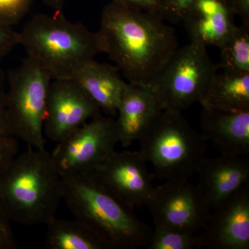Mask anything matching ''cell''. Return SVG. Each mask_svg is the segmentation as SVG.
<instances>
[{"instance_id": "cell-1", "label": "cell", "mask_w": 249, "mask_h": 249, "mask_svg": "<svg viewBox=\"0 0 249 249\" xmlns=\"http://www.w3.org/2000/svg\"><path fill=\"white\" fill-rule=\"evenodd\" d=\"M97 34L102 53L132 85L150 86L178 49L175 29L160 15L111 1Z\"/></svg>"}, {"instance_id": "cell-2", "label": "cell", "mask_w": 249, "mask_h": 249, "mask_svg": "<svg viewBox=\"0 0 249 249\" xmlns=\"http://www.w3.org/2000/svg\"><path fill=\"white\" fill-rule=\"evenodd\" d=\"M62 200L76 220L107 249L147 247L152 229L94 171L62 177Z\"/></svg>"}, {"instance_id": "cell-3", "label": "cell", "mask_w": 249, "mask_h": 249, "mask_svg": "<svg viewBox=\"0 0 249 249\" xmlns=\"http://www.w3.org/2000/svg\"><path fill=\"white\" fill-rule=\"evenodd\" d=\"M28 147L0 176V209L20 225H47L62 200V177L50 152Z\"/></svg>"}, {"instance_id": "cell-4", "label": "cell", "mask_w": 249, "mask_h": 249, "mask_svg": "<svg viewBox=\"0 0 249 249\" xmlns=\"http://www.w3.org/2000/svg\"><path fill=\"white\" fill-rule=\"evenodd\" d=\"M60 12L36 15L19 32V45L27 57L52 80L72 79L102 53L97 32L68 20Z\"/></svg>"}, {"instance_id": "cell-5", "label": "cell", "mask_w": 249, "mask_h": 249, "mask_svg": "<svg viewBox=\"0 0 249 249\" xmlns=\"http://www.w3.org/2000/svg\"><path fill=\"white\" fill-rule=\"evenodd\" d=\"M140 152L154 168L152 177L188 179L206 157V142L181 111L163 109L139 139Z\"/></svg>"}, {"instance_id": "cell-6", "label": "cell", "mask_w": 249, "mask_h": 249, "mask_svg": "<svg viewBox=\"0 0 249 249\" xmlns=\"http://www.w3.org/2000/svg\"><path fill=\"white\" fill-rule=\"evenodd\" d=\"M52 80L29 57L8 76L6 109L11 134L40 150L46 149L44 121Z\"/></svg>"}, {"instance_id": "cell-7", "label": "cell", "mask_w": 249, "mask_h": 249, "mask_svg": "<svg viewBox=\"0 0 249 249\" xmlns=\"http://www.w3.org/2000/svg\"><path fill=\"white\" fill-rule=\"evenodd\" d=\"M217 70L206 47L191 41L178 49L149 87L162 109L182 111L199 103Z\"/></svg>"}, {"instance_id": "cell-8", "label": "cell", "mask_w": 249, "mask_h": 249, "mask_svg": "<svg viewBox=\"0 0 249 249\" xmlns=\"http://www.w3.org/2000/svg\"><path fill=\"white\" fill-rule=\"evenodd\" d=\"M118 142L115 119L100 114L58 142L51 154L59 173L64 177L92 171L115 151Z\"/></svg>"}, {"instance_id": "cell-9", "label": "cell", "mask_w": 249, "mask_h": 249, "mask_svg": "<svg viewBox=\"0 0 249 249\" xmlns=\"http://www.w3.org/2000/svg\"><path fill=\"white\" fill-rule=\"evenodd\" d=\"M146 206L155 227L193 233L204 230L211 212L199 186L188 179L166 181L155 187Z\"/></svg>"}, {"instance_id": "cell-10", "label": "cell", "mask_w": 249, "mask_h": 249, "mask_svg": "<svg viewBox=\"0 0 249 249\" xmlns=\"http://www.w3.org/2000/svg\"><path fill=\"white\" fill-rule=\"evenodd\" d=\"M101 109L73 79L52 80L44 121L45 137L61 142Z\"/></svg>"}, {"instance_id": "cell-11", "label": "cell", "mask_w": 249, "mask_h": 249, "mask_svg": "<svg viewBox=\"0 0 249 249\" xmlns=\"http://www.w3.org/2000/svg\"><path fill=\"white\" fill-rule=\"evenodd\" d=\"M140 152L114 151L95 167L98 178L132 208L146 206L154 188Z\"/></svg>"}, {"instance_id": "cell-12", "label": "cell", "mask_w": 249, "mask_h": 249, "mask_svg": "<svg viewBox=\"0 0 249 249\" xmlns=\"http://www.w3.org/2000/svg\"><path fill=\"white\" fill-rule=\"evenodd\" d=\"M202 233L211 249H249V182L212 210Z\"/></svg>"}, {"instance_id": "cell-13", "label": "cell", "mask_w": 249, "mask_h": 249, "mask_svg": "<svg viewBox=\"0 0 249 249\" xmlns=\"http://www.w3.org/2000/svg\"><path fill=\"white\" fill-rule=\"evenodd\" d=\"M197 173V186L212 211L249 182V161L239 156L205 157Z\"/></svg>"}, {"instance_id": "cell-14", "label": "cell", "mask_w": 249, "mask_h": 249, "mask_svg": "<svg viewBox=\"0 0 249 249\" xmlns=\"http://www.w3.org/2000/svg\"><path fill=\"white\" fill-rule=\"evenodd\" d=\"M201 134L221 155L249 153V110L224 111L203 108Z\"/></svg>"}, {"instance_id": "cell-15", "label": "cell", "mask_w": 249, "mask_h": 249, "mask_svg": "<svg viewBox=\"0 0 249 249\" xmlns=\"http://www.w3.org/2000/svg\"><path fill=\"white\" fill-rule=\"evenodd\" d=\"M163 110L150 87L127 83L121 96L116 120L119 142L127 147L139 140Z\"/></svg>"}, {"instance_id": "cell-16", "label": "cell", "mask_w": 249, "mask_h": 249, "mask_svg": "<svg viewBox=\"0 0 249 249\" xmlns=\"http://www.w3.org/2000/svg\"><path fill=\"white\" fill-rule=\"evenodd\" d=\"M234 16L222 0H196L183 23L192 42L219 48L235 27Z\"/></svg>"}, {"instance_id": "cell-17", "label": "cell", "mask_w": 249, "mask_h": 249, "mask_svg": "<svg viewBox=\"0 0 249 249\" xmlns=\"http://www.w3.org/2000/svg\"><path fill=\"white\" fill-rule=\"evenodd\" d=\"M91 100L109 116H116L127 83L116 66L93 60L72 78Z\"/></svg>"}, {"instance_id": "cell-18", "label": "cell", "mask_w": 249, "mask_h": 249, "mask_svg": "<svg viewBox=\"0 0 249 249\" xmlns=\"http://www.w3.org/2000/svg\"><path fill=\"white\" fill-rule=\"evenodd\" d=\"M199 103L205 109L249 110V73L217 72Z\"/></svg>"}, {"instance_id": "cell-19", "label": "cell", "mask_w": 249, "mask_h": 249, "mask_svg": "<svg viewBox=\"0 0 249 249\" xmlns=\"http://www.w3.org/2000/svg\"><path fill=\"white\" fill-rule=\"evenodd\" d=\"M46 226V249H107L76 219L67 220L55 217Z\"/></svg>"}, {"instance_id": "cell-20", "label": "cell", "mask_w": 249, "mask_h": 249, "mask_svg": "<svg viewBox=\"0 0 249 249\" xmlns=\"http://www.w3.org/2000/svg\"><path fill=\"white\" fill-rule=\"evenodd\" d=\"M219 49L217 69L227 73H249V28L235 25Z\"/></svg>"}, {"instance_id": "cell-21", "label": "cell", "mask_w": 249, "mask_h": 249, "mask_svg": "<svg viewBox=\"0 0 249 249\" xmlns=\"http://www.w3.org/2000/svg\"><path fill=\"white\" fill-rule=\"evenodd\" d=\"M149 249H195L204 247L201 235L179 229L155 227L152 231Z\"/></svg>"}, {"instance_id": "cell-22", "label": "cell", "mask_w": 249, "mask_h": 249, "mask_svg": "<svg viewBox=\"0 0 249 249\" xmlns=\"http://www.w3.org/2000/svg\"><path fill=\"white\" fill-rule=\"evenodd\" d=\"M33 0H0V25L14 27L29 13Z\"/></svg>"}, {"instance_id": "cell-23", "label": "cell", "mask_w": 249, "mask_h": 249, "mask_svg": "<svg viewBox=\"0 0 249 249\" xmlns=\"http://www.w3.org/2000/svg\"><path fill=\"white\" fill-rule=\"evenodd\" d=\"M196 0H163L162 19L174 24L183 22Z\"/></svg>"}, {"instance_id": "cell-24", "label": "cell", "mask_w": 249, "mask_h": 249, "mask_svg": "<svg viewBox=\"0 0 249 249\" xmlns=\"http://www.w3.org/2000/svg\"><path fill=\"white\" fill-rule=\"evenodd\" d=\"M19 151V143L14 137H0V176Z\"/></svg>"}, {"instance_id": "cell-25", "label": "cell", "mask_w": 249, "mask_h": 249, "mask_svg": "<svg viewBox=\"0 0 249 249\" xmlns=\"http://www.w3.org/2000/svg\"><path fill=\"white\" fill-rule=\"evenodd\" d=\"M111 2L124 5L145 12L160 15L163 11V0H110Z\"/></svg>"}, {"instance_id": "cell-26", "label": "cell", "mask_w": 249, "mask_h": 249, "mask_svg": "<svg viewBox=\"0 0 249 249\" xmlns=\"http://www.w3.org/2000/svg\"><path fill=\"white\" fill-rule=\"evenodd\" d=\"M19 45V34L12 27L0 25V59Z\"/></svg>"}, {"instance_id": "cell-27", "label": "cell", "mask_w": 249, "mask_h": 249, "mask_svg": "<svg viewBox=\"0 0 249 249\" xmlns=\"http://www.w3.org/2000/svg\"><path fill=\"white\" fill-rule=\"evenodd\" d=\"M11 223V221L0 209V249L18 248Z\"/></svg>"}, {"instance_id": "cell-28", "label": "cell", "mask_w": 249, "mask_h": 249, "mask_svg": "<svg viewBox=\"0 0 249 249\" xmlns=\"http://www.w3.org/2000/svg\"><path fill=\"white\" fill-rule=\"evenodd\" d=\"M6 96L4 73L0 70V137H13L6 114Z\"/></svg>"}, {"instance_id": "cell-29", "label": "cell", "mask_w": 249, "mask_h": 249, "mask_svg": "<svg viewBox=\"0 0 249 249\" xmlns=\"http://www.w3.org/2000/svg\"><path fill=\"white\" fill-rule=\"evenodd\" d=\"M233 15L240 18L242 25L249 28V0H222Z\"/></svg>"}, {"instance_id": "cell-30", "label": "cell", "mask_w": 249, "mask_h": 249, "mask_svg": "<svg viewBox=\"0 0 249 249\" xmlns=\"http://www.w3.org/2000/svg\"><path fill=\"white\" fill-rule=\"evenodd\" d=\"M42 2L55 11H61L67 0H42Z\"/></svg>"}]
</instances>
